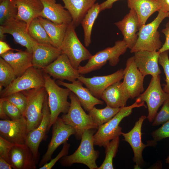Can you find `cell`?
Listing matches in <instances>:
<instances>
[{"label": "cell", "instance_id": "cell-43", "mask_svg": "<svg viewBox=\"0 0 169 169\" xmlns=\"http://www.w3.org/2000/svg\"><path fill=\"white\" fill-rule=\"evenodd\" d=\"M70 147V144L67 142L64 144V146L61 151L54 158L51 159L50 161L40 167L39 169H50L60 159L67 155Z\"/></svg>", "mask_w": 169, "mask_h": 169}, {"label": "cell", "instance_id": "cell-46", "mask_svg": "<svg viewBox=\"0 0 169 169\" xmlns=\"http://www.w3.org/2000/svg\"><path fill=\"white\" fill-rule=\"evenodd\" d=\"M11 50H19L15 49L12 48L7 43L4 41H0V55Z\"/></svg>", "mask_w": 169, "mask_h": 169}, {"label": "cell", "instance_id": "cell-35", "mask_svg": "<svg viewBox=\"0 0 169 169\" xmlns=\"http://www.w3.org/2000/svg\"><path fill=\"white\" fill-rule=\"evenodd\" d=\"M120 142L119 136L111 140L105 147V157L102 164L97 169H113V159L117 151Z\"/></svg>", "mask_w": 169, "mask_h": 169}, {"label": "cell", "instance_id": "cell-13", "mask_svg": "<svg viewBox=\"0 0 169 169\" xmlns=\"http://www.w3.org/2000/svg\"><path fill=\"white\" fill-rule=\"evenodd\" d=\"M27 131V120L23 116L16 120H0V136L12 143L25 144Z\"/></svg>", "mask_w": 169, "mask_h": 169}, {"label": "cell", "instance_id": "cell-16", "mask_svg": "<svg viewBox=\"0 0 169 169\" xmlns=\"http://www.w3.org/2000/svg\"><path fill=\"white\" fill-rule=\"evenodd\" d=\"M50 121V112L47 94L43 105L41 121L37 128L27 134L26 140L25 144L32 152L37 161L38 156L39 146L41 142L44 139L47 131H48Z\"/></svg>", "mask_w": 169, "mask_h": 169}, {"label": "cell", "instance_id": "cell-52", "mask_svg": "<svg viewBox=\"0 0 169 169\" xmlns=\"http://www.w3.org/2000/svg\"></svg>", "mask_w": 169, "mask_h": 169}, {"label": "cell", "instance_id": "cell-29", "mask_svg": "<svg viewBox=\"0 0 169 169\" xmlns=\"http://www.w3.org/2000/svg\"><path fill=\"white\" fill-rule=\"evenodd\" d=\"M64 8L69 13L72 18V23L76 27L81 21L88 10L97 0H61Z\"/></svg>", "mask_w": 169, "mask_h": 169}, {"label": "cell", "instance_id": "cell-11", "mask_svg": "<svg viewBox=\"0 0 169 169\" xmlns=\"http://www.w3.org/2000/svg\"><path fill=\"white\" fill-rule=\"evenodd\" d=\"M74 129L64 123L61 118L58 117L53 125L52 136L47 150L39 164L40 167L51 159L52 155L56 149L64 144L72 135L75 134Z\"/></svg>", "mask_w": 169, "mask_h": 169}, {"label": "cell", "instance_id": "cell-39", "mask_svg": "<svg viewBox=\"0 0 169 169\" xmlns=\"http://www.w3.org/2000/svg\"><path fill=\"white\" fill-rule=\"evenodd\" d=\"M169 120V98L163 104V106L159 112L157 113L152 125L156 126L162 124Z\"/></svg>", "mask_w": 169, "mask_h": 169}, {"label": "cell", "instance_id": "cell-25", "mask_svg": "<svg viewBox=\"0 0 169 169\" xmlns=\"http://www.w3.org/2000/svg\"><path fill=\"white\" fill-rule=\"evenodd\" d=\"M101 98L107 105L114 108L125 106L130 96L122 82H116L107 88L103 92Z\"/></svg>", "mask_w": 169, "mask_h": 169}, {"label": "cell", "instance_id": "cell-3", "mask_svg": "<svg viewBox=\"0 0 169 169\" xmlns=\"http://www.w3.org/2000/svg\"><path fill=\"white\" fill-rule=\"evenodd\" d=\"M44 86L48 95V103L50 112V121L49 131L60 113L66 114L70 107V103L67 99L71 92L67 88L60 87L49 74L44 73Z\"/></svg>", "mask_w": 169, "mask_h": 169}, {"label": "cell", "instance_id": "cell-28", "mask_svg": "<svg viewBox=\"0 0 169 169\" xmlns=\"http://www.w3.org/2000/svg\"><path fill=\"white\" fill-rule=\"evenodd\" d=\"M128 7L133 9L138 16L140 28L145 24L149 17L160 10L156 0H128Z\"/></svg>", "mask_w": 169, "mask_h": 169}, {"label": "cell", "instance_id": "cell-31", "mask_svg": "<svg viewBox=\"0 0 169 169\" xmlns=\"http://www.w3.org/2000/svg\"><path fill=\"white\" fill-rule=\"evenodd\" d=\"M100 12V4L95 3L88 11L81 23L84 32V41L86 47L91 43V35L94 22Z\"/></svg>", "mask_w": 169, "mask_h": 169}, {"label": "cell", "instance_id": "cell-34", "mask_svg": "<svg viewBox=\"0 0 169 169\" xmlns=\"http://www.w3.org/2000/svg\"><path fill=\"white\" fill-rule=\"evenodd\" d=\"M16 0H0V24L16 18L18 13Z\"/></svg>", "mask_w": 169, "mask_h": 169}, {"label": "cell", "instance_id": "cell-12", "mask_svg": "<svg viewBox=\"0 0 169 169\" xmlns=\"http://www.w3.org/2000/svg\"><path fill=\"white\" fill-rule=\"evenodd\" d=\"M0 31L11 34L17 44L25 47L26 50L33 53V47L37 43L28 33L26 23L16 18L6 21L0 26Z\"/></svg>", "mask_w": 169, "mask_h": 169}, {"label": "cell", "instance_id": "cell-32", "mask_svg": "<svg viewBox=\"0 0 169 169\" xmlns=\"http://www.w3.org/2000/svg\"><path fill=\"white\" fill-rule=\"evenodd\" d=\"M120 109V108H112L108 105L102 109H98L94 107L89 111V114L94 123L99 127L110 120Z\"/></svg>", "mask_w": 169, "mask_h": 169}, {"label": "cell", "instance_id": "cell-24", "mask_svg": "<svg viewBox=\"0 0 169 169\" xmlns=\"http://www.w3.org/2000/svg\"><path fill=\"white\" fill-rule=\"evenodd\" d=\"M43 8L39 17L58 24H69L72 18L69 12L55 0H40Z\"/></svg>", "mask_w": 169, "mask_h": 169}, {"label": "cell", "instance_id": "cell-36", "mask_svg": "<svg viewBox=\"0 0 169 169\" xmlns=\"http://www.w3.org/2000/svg\"><path fill=\"white\" fill-rule=\"evenodd\" d=\"M16 78L11 66L0 57V85L5 88L9 85Z\"/></svg>", "mask_w": 169, "mask_h": 169}, {"label": "cell", "instance_id": "cell-17", "mask_svg": "<svg viewBox=\"0 0 169 169\" xmlns=\"http://www.w3.org/2000/svg\"><path fill=\"white\" fill-rule=\"evenodd\" d=\"M144 77L137 68L134 56L128 59L124 69L122 84L128 92L130 98L137 97L143 92Z\"/></svg>", "mask_w": 169, "mask_h": 169}, {"label": "cell", "instance_id": "cell-38", "mask_svg": "<svg viewBox=\"0 0 169 169\" xmlns=\"http://www.w3.org/2000/svg\"><path fill=\"white\" fill-rule=\"evenodd\" d=\"M158 63L163 68L166 76V84H163V90L169 95V58L168 51L160 53Z\"/></svg>", "mask_w": 169, "mask_h": 169}, {"label": "cell", "instance_id": "cell-1", "mask_svg": "<svg viewBox=\"0 0 169 169\" xmlns=\"http://www.w3.org/2000/svg\"><path fill=\"white\" fill-rule=\"evenodd\" d=\"M143 106L146 108L145 102L141 101L137 98L136 101L131 105L121 107L112 118L99 126L97 131L94 135V145L105 148L110 141L121 135L122 128L119 125L121 121L131 114L133 109Z\"/></svg>", "mask_w": 169, "mask_h": 169}, {"label": "cell", "instance_id": "cell-41", "mask_svg": "<svg viewBox=\"0 0 169 169\" xmlns=\"http://www.w3.org/2000/svg\"><path fill=\"white\" fill-rule=\"evenodd\" d=\"M151 135L156 142L169 138V120L163 124L159 128L153 131Z\"/></svg>", "mask_w": 169, "mask_h": 169}, {"label": "cell", "instance_id": "cell-4", "mask_svg": "<svg viewBox=\"0 0 169 169\" xmlns=\"http://www.w3.org/2000/svg\"><path fill=\"white\" fill-rule=\"evenodd\" d=\"M169 12L160 10L156 17L150 23L139 28L137 42L130 51L131 53L140 51H157L161 47L160 34L158 28L162 21L168 17Z\"/></svg>", "mask_w": 169, "mask_h": 169}, {"label": "cell", "instance_id": "cell-50", "mask_svg": "<svg viewBox=\"0 0 169 169\" xmlns=\"http://www.w3.org/2000/svg\"><path fill=\"white\" fill-rule=\"evenodd\" d=\"M166 162L169 164V156H168L166 159Z\"/></svg>", "mask_w": 169, "mask_h": 169}, {"label": "cell", "instance_id": "cell-21", "mask_svg": "<svg viewBox=\"0 0 169 169\" xmlns=\"http://www.w3.org/2000/svg\"><path fill=\"white\" fill-rule=\"evenodd\" d=\"M10 164L15 169H35L36 163L33 155L26 144H17L11 149L9 154Z\"/></svg>", "mask_w": 169, "mask_h": 169}, {"label": "cell", "instance_id": "cell-2", "mask_svg": "<svg viewBox=\"0 0 169 169\" xmlns=\"http://www.w3.org/2000/svg\"><path fill=\"white\" fill-rule=\"evenodd\" d=\"M95 129H88L84 131L77 150L72 154L62 157L61 160L62 165L69 166L74 163H80L84 164L90 169H97L96 161L99 153L94 147Z\"/></svg>", "mask_w": 169, "mask_h": 169}, {"label": "cell", "instance_id": "cell-6", "mask_svg": "<svg viewBox=\"0 0 169 169\" xmlns=\"http://www.w3.org/2000/svg\"><path fill=\"white\" fill-rule=\"evenodd\" d=\"M69 97L70 100L69 108L67 113L63 114L61 118L65 123L74 129L76 137L80 139L85 130L98 129V126L94 123L90 115L84 110L76 95L71 91Z\"/></svg>", "mask_w": 169, "mask_h": 169}, {"label": "cell", "instance_id": "cell-5", "mask_svg": "<svg viewBox=\"0 0 169 169\" xmlns=\"http://www.w3.org/2000/svg\"><path fill=\"white\" fill-rule=\"evenodd\" d=\"M128 48L124 40L116 41L114 45L97 52L92 55L87 64L80 66L78 69L80 74H85L101 68L108 61L111 66L117 65L120 56L124 54Z\"/></svg>", "mask_w": 169, "mask_h": 169}, {"label": "cell", "instance_id": "cell-23", "mask_svg": "<svg viewBox=\"0 0 169 169\" xmlns=\"http://www.w3.org/2000/svg\"><path fill=\"white\" fill-rule=\"evenodd\" d=\"M57 84L70 90L78 97L81 106L85 110L89 112L95 106L103 105L104 101L94 96L90 90L83 86V83L77 79L72 83L64 82L58 80Z\"/></svg>", "mask_w": 169, "mask_h": 169}, {"label": "cell", "instance_id": "cell-47", "mask_svg": "<svg viewBox=\"0 0 169 169\" xmlns=\"http://www.w3.org/2000/svg\"><path fill=\"white\" fill-rule=\"evenodd\" d=\"M159 4L160 10L165 12H169V0H156Z\"/></svg>", "mask_w": 169, "mask_h": 169}, {"label": "cell", "instance_id": "cell-33", "mask_svg": "<svg viewBox=\"0 0 169 169\" xmlns=\"http://www.w3.org/2000/svg\"><path fill=\"white\" fill-rule=\"evenodd\" d=\"M31 38L38 43L51 44L50 38L38 18H34L28 29Z\"/></svg>", "mask_w": 169, "mask_h": 169}, {"label": "cell", "instance_id": "cell-8", "mask_svg": "<svg viewBox=\"0 0 169 169\" xmlns=\"http://www.w3.org/2000/svg\"><path fill=\"white\" fill-rule=\"evenodd\" d=\"M27 98L24 114L27 122V134L37 128L42 118V109L47 94L44 87L22 91Z\"/></svg>", "mask_w": 169, "mask_h": 169}, {"label": "cell", "instance_id": "cell-15", "mask_svg": "<svg viewBox=\"0 0 169 169\" xmlns=\"http://www.w3.org/2000/svg\"><path fill=\"white\" fill-rule=\"evenodd\" d=\"M42 70L54 79L72 82L78 79L80 75L78 69L73 67L68 57L63 54Z\"/></svg>", "mask_w": 169, "mask_h": 169}, {"label": "cell", "instance_id": "cell-14", "mask_svg": "<svg viewBox=\"0 0 169 169\" xmlns=\"http://www.w3.org/2000/svg\"><path fill=\"white\" fill-rule=\"evenodd\" d=\"M146 118L145 115H141L130 131L127 133L122 132L121 135L124 138L123 140L127 142L131 147L134 154L133 160L136 163L135 166L137 167H140L144 163L142 152L144 149L156 142L154 140L146 144L142 141L141 128L143 122Z\"/></svg>", "mask_w": 169, "mask_h": 169}, {"label": "cell", "instance_id": "cell-7", "mask_svg": "<svg viewBox=\"0 0 169 169\" xmlns=\"http://www.w3.org/2000/svg\"><path fill=\"white\" fill-rule=\"evenodd\" d=\"M75 28L72 23L68 24L60 50L68 57L73 67L78 69L80 63L89 60L92 55L79 39Z\"/></svg>", "mask_w": 169, "mask_h": 169}, {"label": "cell", "instance_id": "cell-48", "mask_svg": "<svg viewBox=\"0 0 169 169\" xmlns=\"http://www.w3.org/2000/svg\"><path fill=\"white\" fill-rule=\"evenodd\" d=\"M12 168V167L10 164L0 156V169H11Z\"/></svg>", "mask_w": 169, "mask_h": 169}, {"label": "cell", "instance_id": "cell-37", "mask_svg": "<svg viewBox=\"0 0 169 169\" xmlns=\"http://www.w3.org/2000/svg\"><path fill=\"white\" fill-rule=\"evenodd\" d=\"M3 98L15 105L23 115L24 116L27 98L23 92L14 93Z\"/></svg>", "mask_w": 169, "mask_h": 169}, {"label": "cell", "instance_id": "cell-45", "mask_svg": "<svg viewBox=\"0 0 169 169\" xmlns=\"http://www.w3.org/2000/svg\"><path fill=\"white\" fill-rule=\"evenodd\" d=\"M119 0H106L100 4V12L106 9L111 8L114 3Z\"/></svg>", "mask_w": 169, "mask_h": 169}, {"label": "cell", "instance_id": "cell-10", "mask_svg": "<svg viewBox=\"0 0 169 169\" xmlns=\"http://www.w3.org/2000/svg\"><path fill=\"white\" fill-rule=\"evenodd\" d=\"M141 101L145 102L147 106L148 121L152 122L160 106L169 98V95L162 89L160 75L152 77L145 91L137 97Z\"/></svg>", "mask_w": 169, "mask_h": 169}, {"label": "cell", "instance_id": "cell-26", "mask_svg": "<svg viewBox=\"0 0 169 169\" xmlns=\"http://www.w3.org/2000/svg\"><path fill=\"white\" fill-rule=\"evenodd\" d=\"M0 57L11 66L16 77L21 76L28 68L33 66V53L27 50H19L15 53L10 50L0 55Z\"/></svg>", "mask_w": 169, "mask_h": 169}, {"label": "cell", "instance_id": "cell-30", "mask_svg": "<svg viewBox=\"0 0 169 169\" xmlns=\"http://www.w3.org/2000/svg\"><path fill=\"white\" fill-rule=\"evenodd\" d=\"M38 18L50 38L51 45L60 49L68 24L55 23L41 17Z\"/></svg>", "mask_w": 169, "mask_h": 169}, {"label": "cell", "instance_id": "cell-9", "mask_svg": "<svg viewBox=\"0 0 169 169\" xmlns=\"http://www.w3.org/2000/svg\"><path fill=\"white\" fill-rule=\"evenodd\" d=\"M42 70L33 66L30 67L0 92L1 98L14 93L44 87V79Z\"/></svg>", "mask_w": 169, "mask_h": 169}, {"label": "cell", "instance_id": "cell-19", "mask_svg": "<svg viewBox=\"0 0 169 169\" xmlns=\"http://www.w3.org/2000/svg\"><path fill=\"white\" fill-rule=\"evenodd\" d=\"M134 53L136 64L143 76L150 75L156 77L161 74L158 65L160 53L158 51H140Z\"/></svg>", "mask_w": 169, "mask_h": 169}, {"label": "cell", "instance_id": "cell-20", "mask_svg": "<svg viewBox=\"0 0 169 169\" xmlns=\"http://www.w3.org/2000/svg\"><path fill=\"white\" fill-rule=\"evenodd\" d=\"M115 24L120 31L123 36V40L131 50L137 42L138 37L137 32L140 28L136 13L133 9H130L122 20L115 23Z\"/></svg>", "mask_w": 169, "mask_h": 169}, {"label": "cell", "instance_id": "cell-18", "mask_svg": "<svg viewBox=\"0 0 169 169\" xmlns=\"http://www.w3.org/2000/svg\"><path fill=\"white\" fill-rule=\"evenodd\" d=\"M124 75V69H121L112 74L105 76L86 78L80 75L78 79L85 85L94 96L99 99L107 88L120 81L123 79Z\"/></svg>", "mask_w": 169, "mask_h": 169}, {"label": "cell", "instance_id": "cell-42", "mask_svg": "<svg viewBox=\"0 0 169 169\" xmlns=\"http://www.w3.org/2000/svg\"><path fill=\"white\" fill-rule=\"evenodd\" d=\"M16 144H17L10 142L0 136V156L9 164L10 152L12 148Z\"/></svg>", "mask_w": 169, "mask_h": 169}, {"label": "cell", "instance_id": "cell-22", "mask_svg": "<svg viewBox=\"0 0 169 169\" xmlns=\"http://www.w3.org/2000/svg\"><path fill=\"white\" fill-rule=\"evenodd\" d=\"M62 54L60 49L51 44L37 43L33 47V66L42 69Z\"/></svg>", "mask_w": 169, "mask_h": 169}, {"label": "cell", "instance_id": "cell-44", "mask_svg": "<svg viewBox=\"0 0 169 169\" xmlns=\"http://www.w3.org/2000/svg\"><path fill=\"white\" fill-rule=\"evenodd\" d=\"M161 32L165 35V40L161 48L158 50L160 53L169 50V23L168 22L165 28L162 29Z\"/></svg>", "mask_w": 169, "mask_h": 169}, {"label": "cell", "instance_id": "cell-51", "mask_svg": "<svg viewBox=\"0 0 169 169\" xmlns=\"http://www.w3.org/2000/svg\"><path fill=\"white\" fill-rule=\"evenodd\" d=\"M168 17L169 18V15H168ZM168 22L169 23V22Z\"/></svg>", "mask_w": 169, "mask_h": 169}, {"label": "cell", "instance_id": "cell-27", "mask_svg": "<svg viewBox=\"0 0 169 169\" xmlns=\"http://www.w3.org/2000/svg\"><path fill=\"white\" fill-rule=\"evenodd\" d=\"M18 13L16 18L24 21L27 28L35 18L40 16L43 8L40 0H16Z\"/></svg>", "mask_w": 169, "mask_h": 169}, {"label": "cell", "instance_id": "cell-49", "mask_svg": "<svg viewBox=\"0 0 169 169\" xmlns=\"http://www.w3.org/2000/svg\"><path fill=\"white\" fill-rule=\"evenodd\" d=\"M0 118L2 120H10L5 114L3 105V100L0 99Z\"/></svg>", "mask_w": 169, "mask_h": 169}, {"label": "cell", "instance_id": "cell-40", "mask_svg": "<svg viewBox=\"0 0 169 169\" xmlns=\"http://www.w3.org/2000/svg\"><path fill=\"white\" fill-rule=\"evenodd\" d=\"M3 105L6 115L11 120H16L23 115L19 110L14 105L3 98Z\"/></svg>", "mask_w": 169, "mask_h": 169}]
</instances>
